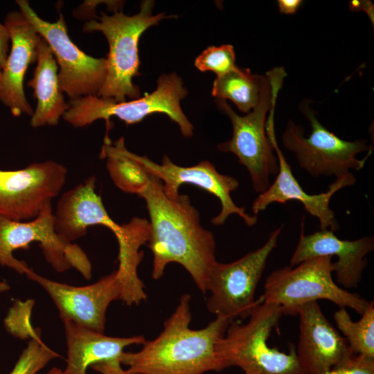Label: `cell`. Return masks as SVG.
I'll return each mask as SVG.
<instances>
[{
    "instance_id": "obj_1",
    "label": "cell",
    "mask_w": 374,
    "mask_h": 374,
    "mask_svg": "<svg viewBox=\"0 0 374 374\" xmlns=\"http://www.w3.org/2000/svg\"><path fill=\"white\" fill-rule=\"evenodd\" d=\"M146 202L150 216L148 247L153 255L152 277L160 279L166 266H183L204 294L211 270L217 262L213 234L200 223L198 211L188 196L168 197L162 182L151 175L147 187L139 195Z\"/></svg>"
},
{
    "instance_id": "obj_2",
    "label": "cell",
    "mask_w": 374,
    "mask_h": 374,
    "mask_svg": "<svg viewBox=\"0 0 374 374\" xmlns=\"http://www.w3.org/2000/svg\"><path fill=\"white\" fill-rule=\"evenodd\" d=\"M190 300L189 294H183L159 336L145 341L137 352L121 354V364L128 366L126 374H204L229 367L217 355L215 345L231 321L216 316L204 328H190Z\"/></svg>"
},
{
    "instance_id": "obj_3",
    "label": "cell",
    "mask_w": 374,
    "mask_h": 374,
    "mask_svg": "<svg viewBox=\"0 0 374 374\" xmlns=\"http://www.w3.org/2000/svg\"><path fill=\"white\" fill-rule=\"evenodd\" d=\"M96 181L95 176H90L62 195L54 213L55 231L72 242L85 235L89 226L108 228L118 241V268L127 273L136 272L143 257L140 248L150 238L149 221L135 217L126 224L116 223L95 190Z\"/></svg>"
},
{
    "instance_id": "obj_4",
    "label": "cell",
    "mask_w": 374,
    "mask_h": 374,
    "mask_svg": "<svg viewBox=\"0 0 374 374\" xmlns=\"http://www.w3.org/2000/svg\"><path fill=\"white\" fill-rule=\"evenodd\" d=\"M155 3L143 1L138 13L130 16L121 11L109 15L101 12L98 20L87 21L84 32H101L109 44L107 59V75L97 96L116 102L140 98L138 86L132 82L134 77L140 75L139 42L142 34L150 27L172 16L164 13L152 14Z\"/></svg>"
},
{
    "instance_id": "obj_5",
    "label": "cell",
    "mask_w": 374,
    "mask_h": 374,
    "mask_svg": "<svg viewBox=\"0 0 374 374\" xmlns=\"http://www.w3.org/2000/svg\"><path fill=\"white\" fill-rule=\"evenodd\" d=\"M283 316L282 308L260 298L247 322L231 321L216 343L217 355L228 366L240 368L245 374H305L292 347L288 353L268 345V339Z\"/></svg>"
},
{
    "instance_id": "obj_6",
    "label": "cell",
    "mask_w": 374,
    "mask_h": 374,
    "mask_svg": "<svg viewBox=\"0 0 374 374\" xmlns=\"http://www.w3.org/2000/svg\"><path fill=\"white\" fill-rule=\"evenodd\" d=\"M265 83L257 105L244 116L236 114L224 100L215 102L232 124L230 140L220 143L222 152H231L248 170L253 188L262 193L269 186V176L276 175L278 162L273 145L266 132L267 115L276 103L287 73L283 67L267 72Z\"/></svg>"
},
{
    "instance_id": "obj_7",
    "label": "cell",
    "mask_w": 374,
    "mask_h": 374,
    "mask_svg": "<svg viewBox=\"0 0 374 374\" xmlns=\"http://www.w3.org/2000/svg\"><path fill=\"white\" fill-rule=\"evenodd\" d=\"M187 94L188 91L181 78L176 73L162 74L157 80L154 91L130 101L116 102L97 96L70 100L62 118L72 126L78 127L103 119L106 122L107 134L112 116L117 117L127 125H132L148 115L161 113L178 125L183 136L190 138L193 135L194 127L180 105Z\"/></svg>"
},
{
    "instance_id": "obj_8",
    "label": "cell",
    "mask_w": 374,
    "mask_h": 374,
    "mask_svg": "<svg viewBox=\"0 0 374 374\" xmlns=\"http://www.w3.org/2000/svg\"><path fill=\"white\" fill-rule=\"evenodd\" d=\"M332 256H320L294 266L273 271L267 277L260 299L280 306L283 315H297L303 305L328 300L339 308H350L362 315L370 301L339 287L332 278Z\"/></svg>"
},
{
    "instance_id": "obj_9",
    "label": "cell",
    "mask_w": 374,
    "mask_h": 374,
    "mask_svg": "<svg viewBox=\"0 0 374 374\" xmlns=\"http://www.w3.org/2000/svg\"><path fill=\"white\" fill-rule=\"evenodd\" d=\"M38 242L46 261L57 272L71 268L89 280L91 263L86 253L76 244L58 234L51 202L47 203L36 217L28 221H14L0 216V265L26 274L30 267L13 256L14 251L28 249Z\"/></svg>"
},
{
    "instance_id": "obj_10",
    "label": "cell",
    "mask_w": 374,
    "mask_h": 374,
    "mask_svg": "<svg viewBox=\"0 0 374 374\" xmlns=\"http://www.w3.org/2000/svg\"><path fill=\"white\" fill-rule=\"evenodd\" d=\"M299 109L310 122V134L305 136L303 128L289 120L282 141L285 148L295 154L301 168L316 177H339L350 172L351 169L359 170L364 168L372 152L362 159H359L357 154L372 152L371 145L365 140H343L329 131L319 121L310 100L301 101Z\"/></svg>"
},
{
    "instance_id": "obj_11",
    "label": "cell",
    "mask_w": 374,
    "mask_h": 374,
    "mask_svg": "<svg viewBox=\"0 0 374 374\" xmlns=\"http://www.w3.org/2000/svg\"><path fill=\"white\" fill-rule=\"evenodd\" d=\"M282 229L280 226L271 231L262 247L240 258L229 263L215 262L207 284V292H211L206 301L209 312L231 321L249 317L258 302L255 298L258 284Z\"/></svg>"
},
{
    "instance_id": "obj_12",
    "label": "cell",
    "mask_w": 374,
    "mask_h": 374,
    "mask_svg": "<svg viewBox=\"0 0 374 374\" xmlns=\"http://www.w3.org/2000/svg\"><path fill=\"white\" fill-rule=\"evenodd\" d=\"M19 11L48 44L58 66L59 84L70 100L97 96L107 75V59L96 58L81 51L70 39L60 14L56 21L42 19L26 0H17Z\"/></svg>"
},
{
    "instance_id": "obj_13",
    "label": "cell",
    "mask_w": 374,
    "mask_h": 374,
    "mask_svg": "<svg viewBox=\"0 0 374 374\" xmlns=\"http://www.w3.org/2000/svg\"><path fill=\"white\" fill-rule=\"evenodd\" d=\"M66 174L62 164L51 160L0 170V216L19 222L34 219L58 195Z\"/></svg>"
},
{
    "instance_id": "obj_14",
    "label": "cell",
    "mask_w": 374,
    "mask_h": 374,
    "mask_svg": "<svg viewBox=\"0 0 374 374\" xmlns=\"http://www.w3.org/2000/svg\"><path fill=\"white\" fill-rule=\"evenodd\" d=\"M133 156L148 173L162 182L164 193L170 199L179 195V188L184 184H193L217 197L221 210L211 220L214 225H223L233 214L240 216L247 226L256 224L257 216L248 214L244 207L237 206L231 198V193L238 188V181L230 175L220 173L210 161H202L195 166L184 167L174 163L166 155L163 157L161 164L145 156L134 153Z\"/></svg>"
},
{
    "instance_id": "obj_15",
    "label": "cell",
    "mask_w": 374,
    "mask_h": 374,
    "mask_svg": "<svg viewBox=\"0 0 374 374\" xmlns=\"http://www.w3.org/2000/svg\"><path fill=\"white\" fill-rule=\"evenodd\" d=\"M275 106L272 105L268 113L266 132L278 159V170L274 181L253 201L251 207L253 214L257 216L273 203L285 204L287 201L296 200L303 204L309 214L319 220L321 230L328 229L335 232L339 229V224L333 211L330 208V199L339 190L353 186L356 182V178L349 172L336 177L324 193L316 195L307 193L292 174L291 166L278 146L274 128Z\"/></svg>"
},
{
    "instance_id": "obj_16",
    "label": "cell",
    "mask_w": 374,
    "mask_h": 374,
    "mask_svg": "<svg viewBox=\"0 0 374 374\" xmlns=\"http://www.w3.org/2000/svg\"><path fill=\"white\" fill-rule=\"evenodd\" d=\"M26 275L48 294L62 321L69 320L98 332L105 330L109 304L121 299L122 288L116 270L93 284L80 287L51 280L31 268Z\"/></svg>"
},
{
    "instance_id": "obj_17",
    "label": "cell",
    "mask_w": 374,
    "mask_h": 374,
    "mask_svg": "<svg viewBox=\"0 0 374 374\" xmlns=\"http://www.w3.org/2000/svg\"><path fill=\"white\" fill-rule=\"evenodd\" d=\"M304 219L301 222L299 240L290 258V266L320 256L337 257L333 262L336 283L341 287H357L367 266L366 256L374 249V238L364 236L354 240H341L331 230H320L310 235L304 233Z\"/></svg>"
},
{
    "instance_id": "obj_18",
    "label": "cell",
    "mask_w": 374,
    "mask_h": 374,
    "mask_svg": "<svg viewBox=\"0 0 374 374\" xmlns=\"http://www.w3.org/2000/svg\"><path fill=\"white\" fill-rule=\"evenodd\" d=\"M296 354L305 374H332L333 368L353 352L344 337L330 323L317 301L301 306Z\"/></svg>"
},
{
    "instance_id": "obj_19",
    "label": "cell",
    "mask_w": 374,
    "mask_h": 374,
    "mask_svg": "<svg viewBox=\"0 0 374 374\" xmlns=\"http://www.w3.org/2000/svg\"><path fill=\"white\" fill-rule=\"evenodd\" d=\"M4 25L10 35V50L0 79V101L14 116H32L33 109L26 99L24 80L30 64L36 62L41 36L20 11L9 12Z\"/></svg>"
},
{
    "instance_id": "obj_20",
    "label": "cell",
    "mask_w": 374,
    "mask_h": 374,
    "mask_svg": "<svg viewBox=\"0 0 374 374\" xmlns=\"http://www.w3.org/2000/svg\"><path fill=\"white\" fill-rule=\"evenodd\" d=\"M67 344L66 366L60 374H87L91 367L102 374H126L120 357L125 347L143 344L142 335L114 337L105 335L71 321H62Z\"/></svg>"
},
{
    "instance_id": "obj_21",
    "label": "cell",
    "mask_w": 374,
    "mask_h": 374,
    "mask_svg": "<svg viewBox=\"0 0 374 374\" xmlns=\"http://www.w3.org/2000/svg\"><path fill=\"white\" fill-rule=\"evenodd\" d=\"M36 66L27 84L34 91L36 109L30 125L39 127L55 126L68 109L58 80V66L47 42L41 37L37 46Z\"/></svg>"
},
{
    "instance_id": "obj_22",
    "label": "cell",
    "mask_w": 374,
    "mask_h": 374,
    "mask_svg": "<svg viewBox=\"0 0 374 374\" xmlns=\"http://www.w3.org/2000/svg\"><path fill=\"white\" fill-rule=\"evenodd\" d=\"M100 157L106 159L109 176L122 191L139 195L149 184L151 175L126 148L123 137L112 142L106 134Z\"/></svg>"
},
{
    "instance_id": "obj_23",
    "label": "cell",
    "mask_w": 374,
    "mask_h": 374,
    "mask_svg": "<svg viewBox=\"0 0 374 374\" xmlns=\"http://www.w3.org/2000/svg\"><path fill=\"white\" fill-rule=\"evenodd\" d=\"M265 75L253 74L250 69L236 66L215 79L212 95L216 99L231 100L242 112H250L258 104Z\"/></svg>"
},
{
    "instance_id": "obj_24",
    "label": "cell",
    "mask_w": 374,
    "mask_h": 374,
    "mask_svg": "<svg viewBox=\"0 0 374 374\" xmlns=\"http://www.w3.org/2000/svg\"><path fill=\"white\" fill-rule=\"evenodd\" d=\"M333 317L353 353L374 357L373 301H370L367 309L357 321H353L345 308H339Z\"/></svg>"
},
{
    "instance_id": "obj_25",
    "label": "cell",
    "mask_w": 374,
    "mask_h": 374,
    "mask_svg": "<svg viewBox=\"0 0 374 374\" xmlns=\"http://www.w3.org/2000/svg\"><path fill=\"white\" fill-rule=\"evenodd\" d=\"M10 374H36L59 355L42 341L39 333L30 337Z\"/></svg>"
},
{
    "instance_id": "obj_26",
    "label": "cell",
    "mask_w": 374,
    "mask_h": 374,
    "mask_svg": "<svg viewBox=\"0 0 374 374\" xmlns=\"http://www.w3.org/2000/svg\"><path fill=\"white\" fill-rule=\"evenodd\" d=\"M195 66L200 71H209L217 76L222 75L237 66L233 46L230 44L208 46L196 57Z\"/></svg>"
},
{
    "instance_id": "obj_27",
    "label": "cell",
    "mask_w": 374,
    "mask_h": 374,
    "mask_svg": "<svg viewBox=\"0 0 374 374\" xmlns=\"http://www.w3.org/2000/svg\"><path fill=\"white\" fill-rule=\"evenodd\" d=\"M332 374H374V357L350 352L333 368Z\"/></svg>"
},
{
    "instance_id": "obj_28",
    "label": "cell",
    "mask_w": 374,
    "mask_h": 374,
    "mask_svg": "<svg viewBox=\"0 0 374 374\" xmlns=\"http://www.w3.org/2000/svg\"><path fill=\"white\" fill-rule=\"evenodd\" d=\"M124 3L123 1H84L78 8L74 10L73 15L78 19H87L90 21L94 19V17H98L96 15V9L98 5L106 4L109 10L115 12L122 8Z\"/></svg>"
},
{
    "instance_id": "obj_29",
    "label": "cell",
    "mask_w": 374,
    "mask_h": 374,
    "mask_svg": "<svg viewBox=\"0 0 374 374\" xmlns=\"http://www.w3.org/2000/svg\"><path fill=\"white\" fill-rule=\"evenodd\" d=\"M10 35L4 24L0 23V68L3 69L8 56Z\"/></svg>"
},
{
    "instance_id": "obj_30",
    "label": "cell",
    "mask_w": 374,
    "mask_h": 374,
    "mask_svg": "<svg viewBox=\"0 0 374 374\" xmlns=\"http://www.w3.org/2000/svg\"><path fill=\"white\" fill-rule=\"evenodd\" d=\"M348 5H349L350 10L353 11H359V10L364 11L368 16L369 19H371L373 25L374 24V6L371 1L351 0L349 1Z\"/></svg>"
},
{
    "instance_id": "obj_31",
    "label": "cell",
    "mask_w": 374,
    "mask_h": 374,
    "mask_svg": "<svg viewBox=\"0 0 374 374\" xmlns=\"http://www.w3.org/2000/svg\"><path fill=\"white\" fill-rule=\"evenodd\" d=\"M302 2L301 0H278V5L281 13L292 15L296 12Z\"/></svg>"
},
{
    "instance_id": "obj_32",
    "label": "cell",
    "mask_w": 374,
    "mask_h": 374,
    "mask_svg": "<svg viewBox=\"0 0 374 374\" xmlns=\"http://www.w3.org/2000/svg\"><path fill=\"white\" fill-rule=\"evenodd\" d=\"M9 288H10V286L6 282H0V293L4 292L8 290Z\"/></svg>"
},
{
    "instance_id": "obj_33",
    "label": "cell",
    "mask_w": 374,
    "mask_h": 374,
    "mask_svg": "<svg viewBox=\"0 0 374 374\" xmlns=\"http://www.w3.org/2000/svg\"><path fill=\"white\" fill-rule=\"evenodd\" d=\"M60 368H52L48 372V374H60L59 373Z\"/></svg>"
},
{
    "instance_id": "obj_34",
    "label": "cell",
    "mask_w": 374,
    "mask_h": 374,
    "mask_svg": "<svg viewBox=\"0 0 374 374\" xmlns=\"http://www.w3.org/2000/svg\"><path fill=\"white\" fill-rule=\"evenodd\" d=\"M1 71H2V69L0 68V79H1Z\"/></svg>"
}]
</instances>
